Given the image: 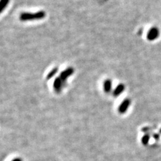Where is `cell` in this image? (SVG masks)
Wrapping results in <instances>:
<instances>
[{
  "label": "cell",
  "instance_id": "cell-1",
  "mask_svg": "<svg viewBox=\"0 0 161 161\" xmlns=\"http://www.w3.org/2000/svg\"><path fill=\"white\" fill-rule=\"evenodd\" d=\"M46 13L44 11H39L36 13L23 12L20 15V20L22 21L41 20L45 18Z\"/></svg>",
  "mask_w": 161,
  "mask_h": 161
},
{
  "label": "cell",
  "instance_id": "cell-2",
  "mask_svg": "<svg viewBox=\"0 0 161 161\" xmlns=\"http://www.w3.org/2000/svg\"><path fill=\"white\" fill-rule=\"evenodd\" d=\"M160 35V31L157 27H152L148 31L146 38L149 41H154L157 39Z\"/></svg>",
  "mask_w": 161,
  "mask_h": 161
},
{
  "label": "cell",
  "instance_id": "cell-3",
  "mask_svg": "<svg viewBox=\"0 0 161 161\" xmlns=\"http://www.w3.org/2000/svg\"><path fill=\"white\" fill-rule=\"evenodd\" d=\"M130 105L131 100L130 99L126 98L125 100H124L121 103V104L120 105L119 107H118V111H119V113H121V114L125 113L127 111L129 107H130Z\"/></svg>",
  "mask_w": 161,
  "mask_h": 161
},
{
  "label": "cell",
  "instance_id": "cell-4",
  "mask_svg": "<svg viewBox=\"0 0 161 161\" xmlns=\"http://www.w3.org/2000/svg\"><path fill=\"white\" fill-rule=\"evenodd\" d=\"M74 73V69L72 67H68L63 70V72H61V75H60V78L61 79V80L63 81V83H64L66 82V79H67L68 77L71 76V75Z\"/></svg>",
  "mask_w": 161,
  "mask_h": 161
},
{
  "label": "cell",
  "instance_id": "cell-5",
  "mask_svg": "<svg viewBox=\"0 0 161 161\" xmlns=\"http://www.w3.org/2000/svg\"><path fill=\"white\" fill-rule=\"evenodd\" d=\"M64 84V83H63V81L61 80V79L60 77L56 78L53 83V88L55 89V91L58 93H60L62 89H63Z\"/></svg>",
  "mask_w": 161,
  "mask_h": 161
},
{
  "label": "cell",
  "instance_id": "cell-6",
  "mask_svg": "<svg viewBox=\"0 0 161 161\" xmlns=\"http://www.w3.org/2000/svg\"><path fill=\"white\" fill-rule=\"evenodd\" d=\"M125 90V85L122 83H120V84L117 85V87L115 88L114 90L113 91V95L115 97H117L119 95H121V94L123 93Z\"/></svg>",
  "mask_w": 161,
  "mask_h": 161
},
{
  "label": "cell",
  "instance_id": "cell-7",
  "mask_svg": "<svg viewBox=\"0 0 161 161\" xmlns=\"http://www.w3.org/2000/svg\"><path fill=\"white\" fill-rule=\"evenodd\" d=\"M111 88H112V81L111 79H107L104 83V91L106 93H108L111 91Z\"/></svg>",
  "mask_w": 161,
  "mask_h": 161
},
{
  "label": "cell",
  "instance_id": "cell-8",
  "mask_svg": "<svg viewBox=\"0 0 161 161\" xmlns=\"http://www.w3.org/2000/svg\"><path fill=\"white\" fill-rule=\"evenodd\" d=\"M10 0H0V14L7 8Z\"/></svg>",
  "mask_w": 161,
  "mask_h": 161
},
{
  "label": "cell",
  "instance_id": "cell-9",
  "mask_svg": "<svg viewBox=\"0 0 161 161\" xmlns=\"http://www.w3.org/2000/svg\"><path fill=\"white\" fill-rule=\"evenodd\" d=\"M150 138V136L149 134H145L144 135L142 138V144L144 146H146L149 142Z\"/></svg>",
  "mask_w": 161,
  "mask_h": 161
},
{
  "label": "cell",
  "instance_id": "cell-10",
  "mask_svg": "<svg viewBox=\"0 0 161 161\" xmlns=\"http://www.w3.org/2000/svg\"><path fill=\"white\" fill-rule=\"evenodd\" d=\"M58 72V68L57 67H55L53 68L52 70H50V72L48 73V74L47 75V77H46V79H52L53 77L55 76V75Z\"/></svg>",
  "mask_w": 161,
  "mask_h": 161
},
{
  "label": "cell",
  "instance_id": "cell-11",
  "mask_svg": "<svg viewBox=\"0 0 161 161\" xmlns=\"http://www.w3.org/2000/svg\"><path fill=\"white\" fill-rule=\"evenodd\" d=\"M152 137L154 138V140H158L160 138V136L158 134H154L152 135Z\"/></svg>",
  "mask_w": 161,
  "mask_h": 161
},
{
  "label": "cell",
  "instance_id": "cell-12",
  "mask_svg": "<svg viewBox=\"0 0 161 161\" xmlns=\"http://www.w3.org/2000/svg\"><path fill=\"white\" fill-rule=\"evenodd\" d=\"M142 132H145L146 134H149L148 132H149V131H150V129L149 128H142Z\"/></svg>",
  "mask_w": 161,
  "mask_h": 161
},
{
  "label": "cell",
  "instance_id": "cell-13",
  "mask_svg": "<svg viewBox=\"0 0 161 161\" xmlns=\"http://www.w3.org/2000/svg\"><path fill=\"white\" fill-rule=\"evenodd\" d=\"M12 161H22V160L20 158H14V159L12 160Z\"/></svg>",
  "mask_w": 161,
  "mask_h": 161
},
{
  "label": "cell",
  "instance_id": "cell-14",
  "mask_svg": "<svg viewBox=\"0 0 161 161\" xmlns=\"http://www.w3.org/2000/svg\"><path fill=\"white\" fill-rule=\"evenodd\" d=\"M160 132L161 133V128H160Z\"/></svg>",
  "mask_w": 161,
  "mask_h": 161
}]
</instances>
